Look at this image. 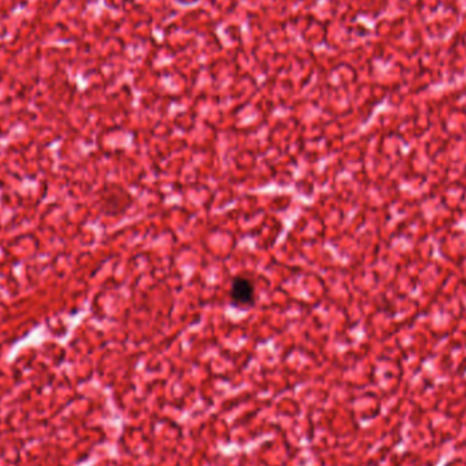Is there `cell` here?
<instances>
[{"label": "cell", "mask_w": 466, "mask_h": 466, "mask_svg": "<svg viewBox=\"0 0 466 466\" xmlns=\"http://www.w3.org/2000/svg\"><path fill=\"white\" fill-rule=\"evenodd\" d=\"M255 288L247 277H236L232 282L231 300L238 307L252 306L254 303Z\"/></svg>", "instance_id": "cell-1"}]
</instances>
